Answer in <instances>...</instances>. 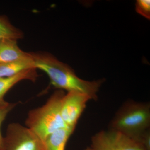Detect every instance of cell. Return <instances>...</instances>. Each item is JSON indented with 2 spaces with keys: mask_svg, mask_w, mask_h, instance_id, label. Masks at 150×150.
Returning a JSON list of instances; mask_svg holds the SVG:
<instances>
[{
  "mask_svg": "<svg viewBox=\"0 0 150 150\" xmlns=\"http://www.w3.org/2000/svg\"><path fill=\"white\" fill-rule=\"evenodd\" d=\"M30 53L35 69L46 73L54 87L68 92H79L87 95L91 100L98 99V93L104 79L84 80L77 76L69 66L51 54L46 52Z\"/></svg>",
  "mask_w": 150,
  "mask_h": 150,
  "instance_id": "6da1fadb",
  "label": "cell"
},
{
  "mask_svg": "<svg viewBox=\"0 0 150 150\" xmlns=\"http://www.w3.org/2000/svg\"><path fill=\"white\" fill-rule=\"evenodd\" d=\"M150 127L149 103L131 100L119 108L110 121L109 129L120 131L138 142Z\"/></svg>",
  "mask_w": 150,
  "mask_h": 150,
  "instance_id": "7a4b0ae2",
  "label": "cell"
},
{
  "mask_svg": "<svg viewBox=\"0 0 150 150\" xmlns=\"http://www.w3.org/2000/svg\"><path fill=\"white\" fill-rule=\"evenodd\" d=\"M64 90L56 91L41 107L28 113L25 124L41 141L58 129L67 126L61 115V105L65 94Z\"/></svg>",
  "mask_w": 150,
  "mask_h": 150,
  "instance_id": "3957f363",
  "label": "cell"
},
{
  "mask_svg": "<svg viewBox=\"0 0 150 150\" xmlns=\"http://www.w3.org/2000/svg\"><path fill=\"white\" fill-rule=\"evenodd\" d=\"M3 150H44L43 142L27 127L11 123L4 138Z\"/></svg>",
  "mask_w": 150,
  "mask_h": 150,
  "instance_id": "277c9868",
  "label": "cell"
},
{
  "mask_svg": "<svg viewBox=\"0 0 150 150\" xmlns=\"http://www.w3.org/2000/svg\"><path fill=\"white\" fill-rule=\"evenodd\" d=\"M93 150H146L141 144L120 131L109 129L93 136Z\"/></svg>",
  "mask_w": 150,
  "mask_h": 150,
  "instance_id": "5b68a950",
  "label": "cell"
},
{
  "mask_svg": "<svg viewBox=\"0 0 150 150\" xmlns=\"http://www.w3.org/2000/svg\"><path fill=\"white\" fill-rule=\"evenodd\" d=\"M91 98L87 95L78 91L68 92L62 99L61 115L67 127L75 129L79 119Z\"/></svg>",
  "mask_w": 150,
  "mask_h": 150,
  "instance_id": "8992f818",
  "label": "cell"
},
{
  "mask_svg": "<svg viewBox=\"0 0 150 150\" xmlns=\"http://www.w3.org/2000/svg\"><path fill=\"white\" fill-rule=\"evenodd\" d=\"M17 42L8 38L0 40V64L32 59L31 53L22 51Z\"/></svg>",
  "mask_w": 150,
  "mask_h": 150,
  "instance_id": "52a82bcc",
  "label": "cell"
},
{
  "mask_svg": "<svg viewBox=\"0 0 150 150\" xmlns=\"http://www.w3.org/2000/svg\"><path fill=\"white\" fill-rule=\"evenodd\" d=\"M38 77L35 68L23 71L18 74L9 78H0V108L8 104L4 99V97L13 87L21 81L28 80L35 81Z\"/></svg>",
  "mask_w": 150,
  "mask_h": 150,
  "instance_id": "ba28073f",
  "label": "cell"
},
{
  "mask_svg": "<svg viewBox=\"0 0 150 150\" xmlns=\"http://www.w3.org/2000/svg\"><path fill=\"white\" fill-rule=\"evenodd\" d=\"M74 130L67 127L49 134L42 141L44 150H65L67 142Z\"/></svg>",
  "mask_w": 150,
  "mask_h": 150,
  "instance_id": "9c48e42d",
  "label": "cell"
},
{
  "mask_svg": "<svg viewBox=\"0 0 150 150\" xmlns=\"http://www.w3.org/2000/svg\"><path fill=\"white\" fill-rule=\"evenodd\" d=\"M35 69L32 59L0 64V78H9L29 69Z\"/></svg>",
  "mask_w": 150,
  "mask_h": 150,
  "instance_id": "30bf717a",
  "label": "cell"
},
{
  "mask_svg": "<svg viewBox=\"0 0 150 150\" xmlns=\"http://www.w3.org/2000/svg\"><path fill=\"white\" fill-rule=\"evenodd\" d=\"M23 37L20 30L13 25L6 17L0 16V40L8 38L17 40Z\"/></svg>",
  "mask_w": 150,
  "mask_h": 150,
  "instance_id": "8fae6325",
  "label": "cell"
},
{
  "mask_svg": "<svg viewBox=\"0 0 150 150\" xmlns=\"http://www.w3.org/2000/svg\"><path fill=\"white\" fill-rule=\"evenodd\" d=\"M136 11L142 16L150 20V0H137L136 3Z\"/></svg>",
  "mask_w": 150,
  "mask_h": 150,
  "instance_id": "7c38bea8",
  "label": "cell"
},
{
  "mask_svg": "<svg viewBox=\"0 0 150 150\" xmlns=\"http://www.w3.org/2000/svg\"><path fill=\"white\" fill-rule=\"evenodd\" d=\"M14 103H9L6 106L0 108V150H3L4 146V138L1 132V127L3 122L4 121L7 115L11 110L14 107Z\"/></svg>",
  "mask_w": 150,
  "mask_h": 150,
  "instance_id": "4fadbf2b",
  "label": "cell"
},
{
  "mask_svg": "<svg viewBox=\"0 0 150 150\" xmlns=\"http://www.w3.org/2000/svg\"><path fill=\"white\" fill-rule=\"evenodd\" d=\"M146 150H150V129L142 135L139 142Z\"/></svg>",
  "mask_w": 150,
  "mask_h": 150,
  "instance_id": "5bb4252c",
  "label": "cell"
},
{
  "mask_svg": "<svg viewBox=\"0 0 150 150\" xmlns=\"http://www.w3.org/2000/svg\"><path fill=\"white\" fill-rule=\"evenodd\" d=\"M84 150H93L91 147H89L87 148Z\"/></svg>",
  "mask_w": 150,
  "mask_h": 150,
  "instance_id": "9a60e30c",
  "label": "cell"
}]
</instances>
